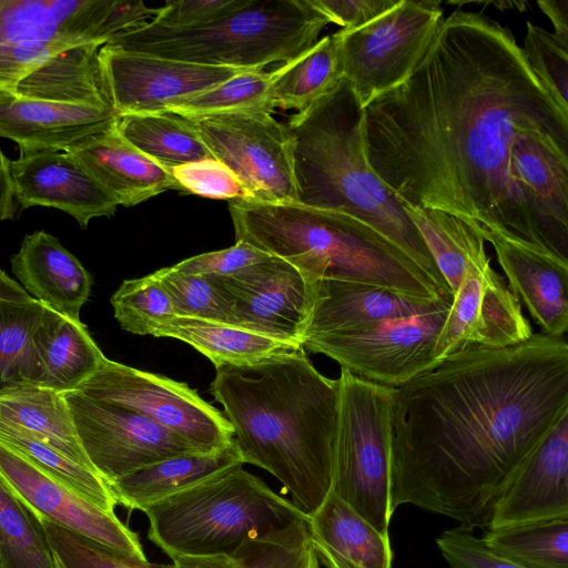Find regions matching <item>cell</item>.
Segmentation results:
<instances>
[{"instance_id": "cell-1", "label": "cell", "mask_w": 568, "mask_h": 568, "mask_svg": "<svg viewBox=\"0 0 568 568\" xmlns=\"http://www.w3.org/2000/svg\"><path fill=\"white\" fill-rule=\"evenodd\" d=\"M366 155L402 203L456 215L568 261L518 182L529 132L568 136V112L509 28L481 12L443 18L412 75L364 108Z\"/></svg>"}, {"instance_id": "cell-2", "label": "cell", "mask_w": 568, "mask_h": 568, "mask_svg": "<svg viewBox=\"0 0 568 568\" xmlns=\"http://www.w3.org/2000/svg\"><path fill=\"white\" fill-rule=\"evenodd\" d=\"M567 413L565 336L447 356L394 389L392 513L410 504L488 528L505 486Z\"/></svg>"}, {"instance_id": "cell-3", "label": "cell", "mask_w": 568, "mask_h": 568, "mask_svg": "<svg viewBox=\"0 0 568 568\" xmlns=\"http://www.w3.org/2000/svg\"><path fill=\"white\" fill-rule=\"evenodd\" d=\"M210 392L223 406L243 463L273 475L310 518L331 491L338 381L321 374L301 347L220 365Z\"/></svg>"}, {"instance_id": "cell-4", "label": "cell", "mask_w": 568, "mask_h": 568, "mask_svg": "<svg viewBox=\"0 0 568 568\" xmlns=\"http://www.w3.org/2000/svg\"><path fill=\"white\" fill-rule=\"evenodd\" d=\"M297 203L366 223L450 293L418 227L366 155L364 109L349 82L339 83L306 111L291 116Z\"/></svg>"}, {"instance_id": "cell-5", "label": "cell", "mask_w": 568, "mask_h": 568, "mask_svg": "<svg viewBox=\"0 0 568 568\" xmlns=\"http://www.w3.org/2000/svg\"><path fill=\"white\" fill-rule=\"evenodd\" d=\"M236 242L296 267L311 283L354 281L407 295L452 300L400 248L347 214L298 203L229 202Z\"/></svg>"}, {"instance_id": "cell-6", "label": "cell", "mask_w": 568, "mask_h": 568, "mask_svg": "<svg viewBox=\"0 0 568 568\" xmlns=\"http://www.w3.org/2000/svg\"><path fill=\"white\" fill-rule=\"evenodd\" d=\"M328 23L311 0H247L203 26L166 29L148 22L105 44L195 64L263 70L312 48Z\"/></svg>"}, {"instance_id": "cell-7", "label": "cell", "mask_w": 568, "mask_h": 568, "mask_svg": "<svg viewBox=\"0 0 568 568\" xmlns=\"http://www.w3.org/2000/svg\"><path fill=\"white\" fill-rule=\"evenodd\" d=\"M148 538L168 556L232 555L247 540L306 518L260 477L235 467L143 510Z\"/></svg>"}, {"instance_id": "cell-8", "label": "cell", "mask_w": 568, "mask_h": 568, "mask_svg": "<svg viewBox=\"0 0 568 568\" xmlns=\"http://www.w3.org/2000/svg\"><path fill=\"white\" fill-rule=\"evenodd\" d=\"M154 14L141 0H0V91L61 51L103 45Z\"/></svg>"}, {"instance_id": "cell-9", "label": "cell", "mask_w": 568, "mask_h": 568, "mask_svg": "<svg viewBox=\"0 0 568 568\" xmlns=\"http://www.w3.org/2000/svg\"><path fill=\"white\" fill-rule=\"evenodd\" d=\"M331 491L388 536L395 387L341 368Z\"/></svg>"}, {"instance_id": "cell-10", "label": "cell", "mask_w": 568, "mask_h": 568, "mask_svg": "<svg viewBox=\"0 0 568 568\" xmlns=\"http://www.w3.org/2000/svg\"><path fill=\"white\" fill-rule=\"evenodd\" d=\"M443 14L438 1L400 0L371 23L338 31L343 75L363 109L412 75Z\"/></svg>"}, {"instance_id": "cell-11", "label": "cell", "mask_w": 568, "mask_h": 568, "mask_svg": "<svg viewBox=\"0 0 568 568\" xmlns=\"http://www.w3.org/2000/svg\"><path fill=\"white\" fill-rule=\"evenodd\" d=\"M78 392L130 409L189 442L200 453H212L233 440L224 414L186 383L104 358Z\"/></svg>"}, {"instance_id": "cell-12", "label": "cell", "mask_w": 568, "mask_h": 568, "mask_svg": "<svg viewBox=\"0 0 568 568\" xmlns=\"http://www.w3.org/2000/svg\"><path fill=\"white\" fill-rule=\"evenodd\" d=\"M185 118V116H184ZM212 156L226 165L247 199L297 203L292 136L264 109L187 118Z\"/></svg>"}, {"instance_id": "cell-13", "label": "cell", "mask_w": 568, "mask_h": 568, "mask_svg": "<svg viewBox=\"0 0 568 568\" xmlns=\"http://www.w3.org/2000/svg\"><path fill=\"white\" fill-rule=\"evenodd\" d=\"M447 310L364 329L305 337L302 347L323 354L351 374L399 387L435 367L434 348Z\"/></svg>"}, {"instance_id": "cell-14", "label": "cell", "mask_w": 568, "mask_h": 568, "mask_svg": "<svg viewBox=\"0 0 568 568\" xmlns=\"http://www.w3.org/2000/svg\"><path fill=\"white\" fill-rule=\"evenodd\" d=\"M63 396L80 444L108 485L164 459L200 453L185 439L130 409L78 390Z\"/></svg>"}, {"instance_id": "cell-15", "label": "cell", "mask_w": 568, "mask_h": 568, "mask_svg": "<svg viewBox=\"0 0 568 568\" xmlns=\"http://www.w3.org/2000/svg\"><path fill=\"white\" fill-rule=\"evenodd\" d=\"M532 334L519 298L486 256L467 268L452 294L435 343L434 364L437 366L447 356L467 347H508Z\"/></svg>"}, {"instance_id": "cell-16", "label": "cell", "mask_w": 568, "mask_h": 568, "mask_svg": "<svg viewBox=\"0 0 568 568\" xmlns=\"http://www.w3.org/2000/svg\"><path fill=\"white\" fill-rule=\"evenodd\" d=\"M207 276L229 304L230 324L301 345L310 282L292 264L271 255L234 275Z\"/></svg>"}, {"instance_id": "cell-17", "label": "cell", "mask_w": 568, "mask_h": 568, "mask_svg": "<svg viewBox=\"0 0 568 568\" xmlns=\"http://www.w3.org/2000/svg\"><path fill=\"white\" fill-rule=\"evenodd\" d=\"M99 65L105 92L118 114L165 112L168 104L244 71L170 60L106 44L99 51Z\"/></svg>"}, {"instance_id": "cell-18", "label": "cell", "mask_w": 568, "mask_h": 568, "mask_svg": "<svg viewBox=\"0 0 568 568\" xmlns=\"http://www.w3.org/2000/svg\"><path fill=\"white\" fill-rule=\"evenodd\" d=\"M0 478L39 517L145 560L139 536L115 514L97 507L0 443Z\"/></svg>"}, {"instance_id": "cell-19", "label": "cell", "mask_w": 568, "mask_h": 568, "mask_svg": "<svg viewBox=\"0 0 568 568\" xmlns=\"http://www.w3.org/2000/svg\"><path fill=\"white\" fill-rule=\"evenodd\" d=\"M8 160L13 196L22 209L52 207L71 215L82 229L101 216H113L116 201L69 152L19 150Z\"/></svg>"}, {"instance_id": "cell-20", "label": "cell", "mask_w": 568, "mask_h": 568, "mask_svg": "<svg viewBox=\"0 0 568 568\" xmlns=\"http://www.w3.org/2000/svg\"><path fill=\"white\" fill-rule=\"evenodd\" d=\"M450 303L452 300L418 297L361 282L320 278L310 283V306L302 339L418 317L447 310Z\"/></svg>"}, {"instance_id": "cell-21", "label": "cell", "mask_w": 568, "mask_h": 568, "mask_svg": "<svg viewBox=\"0 0 568 568\" xmlns=\"http://www.w3.org/2000/svg\"><path fill=\"white\" fill-rule=\"evenodd\" d=\"M556 518L568 519V413L517 468L487 529Z\"/></svg>"}, {"instance_id": "cell-22", "label": "cell", "mask_w": 568, "mask_h": 568, "mask_svg": "<svg viewBox=\"0 0 568 568\" xmlns=\"http://www.w3.org/2000/svg\"><path fill=\"white\" fill-rule=\"evenodd\" d=\"M497 255L510 291L521 298L542 333L560 337L568 328V261L525 241L481 231Z\"/></svg>"}, {"instance_id": "cell-23", "label": "cell", "mask_w": 568, "mask_h": 568, "mask_svg": "<svg viewBox=\"0 0 568 568\" xmlns=\"http://www.w3.org/2000/svg\"><path fill=\"white\" fill-rule=\"evenodd\" d=\"M113 109L29 99L0 91V138L19 150L68 151L114 126Z\"/></svg>"}, {"instance_id": "cell-24", "label": "cell", "mask_w": 568, "mask_h": 568, "mask_svg": "<svg viewBox=\"0 0 568 568\" xmlns=\"http://www.w3.org/2000/svg\"><path fill=\"white\" fill-rule=\"evenodd\" d=\"M11 268L20 285L45 307L81 321L92 276L55 236L45 231L26 235L11 257Z\"/></svg>"}, {"instance_id": "cell-25", "label": "cell", "mask_w": 568, "mask_h": 568, "mask_svg": "<svg viewBox=\"0 0 568 568\" xmlns=\"http://www.w3.org/2000/svg\"><path fill=\"white\" fill-rule=\"evenodd\" d=\"M116 201L133 206L166 190H179L172 174L128 143L115 126L65 151Z\"/></svg>"}, {"instance_id": "cell-26", "label": "cell", "mask_w": 568, "mask_h": 568, "mask_svg": "<svg viewBox=\"0 0 568 568\" xmlns=\"http://www.w3.org/2000/svg\"><path fill=\"white\" fill-rule=\"evenodd\" d=\"M318 560L326 568H390L389 538L329 491L307 518Z\"/></svg>"}, {"instance_id": "cell-27", "label": "cell", "mask_w": 568, "mask_h": 568, "mask_svg": "<svg viewBox=\"0 0 568 568\" xmlns=\"http://www.w3.org/2000/svg\"><path fill=\"white\" fill-rule=\"evenodd\" d=\"M34 385L58 393L77 390L105 356L81 321L45 307L32 336Z\"/></svg>"}, {"instance_id": "cell-28", "label": "cell", "mask_w": 568, "mask_h": 568, "mask_svg": "<svg viewBox=\"0 0 568 568\" xmlns=\"http://www.w3.org/2000/svg\"><path fill=\"white\" fill-rule=\"evenodd\" d=\"M243 465L233 438L229 445L215 452L171 457L108 486L116 505L143 511L172 495Z\"/></svg>"}, {"instance_id": "cell-29", "label": "cell", "mask_w": 568, "mask_h": 568, "mask_svg": "<svg viewBox=\"0 0 568 568\" xmlns=\"http://www.w3.org/2000/svg\"><path fill=\"white\" fill-rule=\"evenodd\" d=\"M101 47L88 43L61 51L11 91L29 99L113 109L99 65Z\"/></svg>"}, {"instance_id": "cell-30", "label": "cell", "mask_w": 568, "mask_h": 568, "mask_svg": "<svg viewBox=\"0 0 568 568\" xmlns=\"http://www.w3.org/2000/svg\"><path fill=\"white\" fill-rule=\"evenodd\" d=\"M152 336L180 339L205 355L215 367L252 364L302 347L233 324L186 316L160 323Z\"/></svg>"}, {"instance_id": "cell-31", "label": "cell", "mask_w": 568, "mask_h": 568, "mask_svg": "<svg viewBox=\"0 0 568 568\" xmlns=\"http://www.w3.org/2000/svg\"><path fill=\"white\" fill-rule=\"evenodd\" d=\"M0 423L21 428L68 458L93 469L62 393L27 384L0 389Z\"/></svg>"}, {"instance_id": "cell-32", "label": "cell", "mask_w": 568, "mask_h": 568, "mask_svg": "<svg viewBox=\"0 0 568 568\" xmlns=\"http://www.w3.org/2000/svg\"><path fill=\"white\" fill-rule=\"evenodd\" d=\"M270 106L301 113L331 92L344 78L338 31L320 39L298 57L272 71Z\"/></svg>"}, {"instance_id": "cell-33", "label": "cell", "mask_w": 568, "mask_h": 568, "mask_svg": "<svg viewBox=\"0 0 568 568\" xmlns=\"http://www.w3.org/2000/svg\"><path fill=\"white\" fill-rule=\"evenodd\" d=\"M45 306L0 270V389L34 385L32 336Z\"/></svg>"}, {"instance_id": "cell-34", "label": "cell", "mask_w": 568, "mask_h": 568, "mask_svg": "<svg viewBox=\"0 0 568 568\" xmlns=\"http://www.w3.org/2000/svg\"><path fill=\"white\" fill-rule=\"evenodd\" d=\"M114 126L128 143L166 170L213 158L191 121L174 113L118 114Z\"/></svg>"}, {"instance_id": "cell-35", "label": "cell", "mask_w": 568, "mask_h": 568, "mask_svg": "<svg viewBox=\"0 0 568 568\" xmlns=\"http://www.w3.org/2000/svg\"><path fill=\"white\" fill-rule=\"evenodd\" d=\"M481 538L495 552L523 568H568V519L487 529Z\"/></svg>"}, {"instance_id": "cell-36", "label": "cell", "mask_w": 568, "mask_h": 568, "mask_svg": "<svg viewBox=\"0 0 568 568\" xmlns=\"http://www.w3.org/2000/svg\"><path fill=\"white\" fill-rule=\"evenodd\" d=\"M0 443L18 452L42 471L97 507L114 514L116 501L108 484L93 469L68 458L34 435L2 423Z\"/></svg>"}, {"instance_id": "cell-37", "label": "cell", "mask_w": 568, "mask_h": 568, "mask_svg": "<svg viewBox=\"0 0 568 568\" xmlns=\"http://www.w3.org/2000/svg\"><path fill=\"white\" fill-rule=\"evenodd\" d=\"M1 568H55L38 517L0 478Z\"/></svg>"}, {"instance_id": "cell-38", "label": "cell", "mask_w": 568, "mask_h": 568, "mask_svg": "<svg viewBox=\"0 0 568 568\" xmlns=\"http://www.w3.org/2000/svg\"><path fill=\"white\" fill-rule=\"evenodd\" d=\"M272 78V71L244 70L211 89L168 104L165 112L185 118L257 109L273 112L267 101Z\"/></svg>"}, {"instance_id": "cell-39", "label": "cell", "mask_w": 568, "mask_h": 568, "mask_svg": "<svg viewBox=\"0 0 568 568\" xmlns=\"http://www.w3.org/2000/svg\"><path fill=\"white\" fill-rule=\"evenodd\" d=\"M231 556L239 568H320L307 518H301L288 527L253 538Z\"/></svg>"}, {"instance_id": "cell-40", "label": "cell", "mask_w": 568, "mask_h": 568, "mask_svg": "<svg viewBox=\"0 0 568 568\" xmlns=\"http://www.w3.org/2000/svg\"><path fill=\"white\" fill-rule=\"evenodd\" d=\"M47 536L55 568H175L129 556L94 539L37 516Z\"/></svg>"}, {"instance_id": "cell-41", "label": "cell", "mask_w": 568, "mask_h": 568, "mask_svg": "<svg viewBox=\"0 0 568 568\" xmlns=\"http://www.w3.org/2000/svg\"><path fill=\"white\" fill-rule=\"evenodd\" d=\"M110 303L120 326L132 334L152 335L162 322L175 316L172 303L154 273L124 280Z\"/></svg>"}, {"instance_id": "cell-42", "label": "cell", "mask_w": 568, "mask_h": 568, "mask_svg": "<svg viewBox=\"0 0 568 568\" xmlns=\"http://www.w3.org/2000/svg\"><path fill=\"white\" fill-rule=\"evenodd\" d=\"M154 274L166 292L175 316L230 324L229 304L207 275L185 274L174 266L160 268Z\"/></svg>"}, {"instance_id": "cell-43", "label": "cell", "mask_w": 568, "mask_h": 568, "mask_svg": "<svg viewBox=\"0 0 568 568\" xmlns=\"http://www.w3.org/2000/svg\"><path fill=\"white\" fill-rule=\"evenodd\" d=\"M526 24L521 48L526 60L539 82L568 112V43L530 21Z\"/></svg>"}, {"instance_id": "cell-44", "label": "cell", "mask_w": 568, "mask_h": 568, "mask_svg": "<svg viewBox=\"0 0 568 568\" xmlns=\"http://www.w3.org/2000/svg\"><path fill=\"white\" fill-rule=\"evenodd\" d=\"M168 171L183 192L220 200L247 199L237 178L214 158L186 163Z\"/></svg>"}, {"instance_id": "cell-45", "label": "cell", "mask_w": 568, "mask_h": 568, "mask_svg": "<svg viewBox=\"0 0 568 568\" xmlns=\"http://www.w3.org/2000/svg\"><path fill=\"white\" fill-rule=\"evenodd\" d=\"M436 545L450 568H523L462 527L445 530Z\"/></svg>"}, {"instance_id": "cell-46", "label": "cell", "mask_w": 568, "mask_h": 568, "mask_svg": "<svg viewBox=\"0 0 568 568\" xmlns=\"http://www.w3.org/2000/svg\"><path fill=\"white\" fill-rule=\"evenodd\" d=\"M247 0H179L158 8L150 21L166 29H190L217 20L243 7Z\"/></svg>"}, {"instance_id": "cell-47", "label": "cell", "mask_w": 568, "mask_h": 568, "mask_svg": "<svg viewBox=\"0 0 568 568\" xmlns=\"http://www.w3.org/2000/svg\"><path fill=\"white\" fill-rule=\"evenodd\" d=\"M268 256L271 254L250 244L236 242L231 247L199 254L173 266L185 274L231 276Z\"/></svg>"}, {"instance_id": "cell-48", "label": "cell", "mask_w": 568, "mask_h": 568, "mask_svg": "<svg viewBox=\"0 0 568 568\" xmlns=\"http://www.w3.org/2000/svg\"><path fill=\"white\" fill-rule=\"evenodd\" d=\"M400 0H311L329 22L346 31L362 28L395 8Z\"/></svg>"}, {"instance_id": "cell-49", "label": "cell", "mask_w": 568, "mask_h": 568, "mask_svg": "<svg viewBox=\"0 0 568 568\" xmlns=\"http://www.w3.org/2000/svg\"><path fill=\"white\" fill-rule=\"evenodd\" d=\"M169 557L175 568H239L233 556L225 554H172Z\"/></svg>"}, {"instance_id": "cell-50", "label": "cell", "mask_w": 568, "mask_h": 568, "mask_svg": "<svg viewBox=\"0 0 568 568\" xmlns=\"http://www.w3.org/2000/svg\"><path fill=\"white\" fill-rule=\"evenodd\" d=\"M537 4L550 19L552 33L564 43H568V0H541Z\"/></svg>"}, {"instance_id": "cell-51", "label": "cell", "mask_w": 568, "mask_h": 568, "mask_svg": "<svg viewBox=\"0 0 568 568\" xmlns=\"http://www.w3.org/2000/svg\"><path fill=\"white\" fill-rule=\"evenodd\" d=\"M8 160L0 148V221L12 219L17 210L13 201L14 196Z\"/></svg>"}, {"instance_id": "cell-52", "label": "cell", "mask_w": 568, "mask_h": 568, "mask_svg": "<svg viewBox=\"0 0 568 568\" xmlns=\"http://www.w3.org/2000/svg\"><path fill=\"white\" fill-rule=\"evenodd\" d=\"M0 568H1V566H0Z\"/></svg>"}]
</instances>
